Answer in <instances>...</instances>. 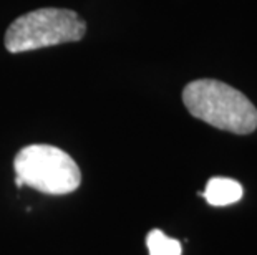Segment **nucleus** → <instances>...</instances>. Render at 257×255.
<instances>
[{"label":"nucleus","instance_id":"obj_1","mask_svg":"<svg viewBox=\"0 0 257 255\" xmlns=\"http://www.w3.org/2000/svg\"><path fill=\"white\" fill-rule=\"evenodd\" d=\"M184 106L194 118L234 134L257 128V110L245 95L217 80H196L183 91Z\"/></svg>","mask_w":257,"mask_h":255},{"label":"nucleus","instance_id":"obj_2","mask_svg":"<svg viewBox=\"0 0 257 255\" xmlns=\"http://www.w3.org/2000/svg\"><path fill=\"white\" fill-rule=\"evenodd\" d=\"M86 24L73 10L38 9L14 20L5 34V48L10 53L32 52L38 48L80 42Z\"/></svg>","mask_w":257,"mask_h":255},{"label":"nucleus","instance_id":"obj_3","mask_svg":"<svg viewBox=\"0 0 257 255\" xmlns=\"http://www.w3.org/2000/svg\"><path fill=\"white\" fill-rule=\"evenodd\" d=\"M15 182L52 196H63L80 187L81 172L73 157L50 144H30L15 156Z\"/></svg>","mask_w":257,"mask_h":255},{"label":"nucleus","instance_id":"obj_4","mask_svg":"<svg viewBox=\"0 0 257 255\" xmlns=\"http://www.w3.org/2000/svg\"><path fill=\"white\" fill-rule=\"evenodd\" d=\"M244 194L242 186L229 177H212L207 181L204 192L201 196L204 197L211 205L216 207H222V205H229L240 200Z\"/></svg>","mask_w":257,"mask_h":255},{"label":"nucleus","instance_id":"obj_5","mask_svg":"<svg viewBox=\"0 0 257 255\" xmlns=\"http://www.w3.org/2000/svg\"><path fill=\"white\" fill-rule=\"evenodd\" d=\"M150 255H181V243L176 238L168 237L160 229L151 230L146 237Z\"/></svg>","mask_w":257,"mask_h":255}]
</instances>
